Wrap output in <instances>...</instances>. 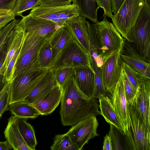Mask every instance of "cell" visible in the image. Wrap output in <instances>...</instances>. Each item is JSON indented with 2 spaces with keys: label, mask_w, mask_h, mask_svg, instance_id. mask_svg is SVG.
I'll list each match as a JSON object with an SVG mask.
<instances>
[{
  "label": "cell",
  "mask_w": 150,
  "mask_h": 150,
  "mask_svg": "<svg viewBox=\"0 0 150 150\" xmlns=\"http://www.w3.org/2000/svg\"><path fill=\"white\" fill-rule=\"evenodd\" d=\"M4 133L6 140L14 150H31L20 132L16 117L12 115L9 118Z\"/></svg>",
  "instance_id": "ffe728a7"
},
{
  "label": "cell",
  "mask_w": 150,
  "mask_h": 150,
  "mask_svg": "<svg viewBox=\"0 0 150 150\" xmlns=\"http://www.w3.org/2000/svg\"><path fill=\"white\" fill-rule=\"evenodd\" d=\"M53 71L58 84L62 87L74 74L75 72V69L70 67L59 68Z\"/></svg>",
  "instance_id": "836d02e7"
},
{
  "label": "cell",
  "mask_w": 150,
  "mask_h": 150,
  "mask_svg": "<svg viewBox=\"0 0 150 150\" xmlns=\"http://www.w3.org/2000/svg\"><path fill=\"white\" fill-rule=\"evenodd\" d=\"M144 0H125L111 18L113 23L122 37L126 39L136 23L145 4Z\"/></svg>",
  "instance_id": "52a82bcc"
},
{
  "label": "cell",
  "mask_w": 150,
  "mask_h": 150,
  "mask_svg": "<svg viewBox=\"0 0 150 150\" xmlns=\"http://www.w3.org/2000/svg\"><path fill=\"white\" fill-rule=\"evenodd\" d=\"M48 69L38 68L19 75L11 82L9 104L25 100Z\"/></svg>",
  "instance_id": "ba28073f"
},
{
  "label": "cell",
  "mask_w": 150,
  "mask_h": 150,
  "mask_svg": "<svg viewBox=\"0 0 150 150\" xmlns=\"http://www.w3.org/2000/svg\"><path fill=\"white\" fill-rule=\"evenodd\" d=\"M72 1V2L73 3H74V0H71Z\"/></svg>",
  "instance_id": "7dc6e473"
},
{
  "label": "cell",
  "mask_w": 150,
  "mask_h": 150,
  "mask_svg": "<svg viewBox=\"0 0 150 150\" xmlns=\"http://www.w3.org/2000/svg\"><path fill=\"white\" fill-rule=\"evenodd\" d=\"M62 88L59 114L63 125L72 126L85 118L100 115L97 101L80 91L74 75Z\"/></svg>",
  "instance_id": "6da1fadb"
},
{
  "label": "cell",
  "mask_w": 150,
  "mask_h": 150,
  "mask_svg": "<svg viewBox=\"0 0 150 150\" xmlns=\"http://www.w3.org/2000/svg\"><path fill=\"white\" fill-rule=\"evenodd\" d=\"M74 69V78L79 88L85 95L92 98L94 86L93 70L88 67Z\"/></svg>",
  "instance_id": "d6986e66"
},
{
  "label": "cell",
  "mask_w": 150,
  "mask_h": 150,
  "mask_svg": "<svg viewBox=\"0 0 150 150\" xmlns=\"http://www.w3.org/2000/svg\"><path fill=\"white\" fill-rule=\"evenodd\" d=\"M98 98L100 115L108 123L124 131L123 126L113 108L110 99L107 96H102Z\"/></svg>",
  "instance_id": "603a6c76"
},
{
  "label": "cell",
  "mask_w": 150,
  "mask_h": 150,
  "mask_svg": "<svg viewBox=\"0 0 150 150\" xmlns=\"http://www.w3.org/2000/svg\"><path fill=\"white\" fill-rule=\"evenodd\" d=\"M12 149V148L7 140L4 142L0 141V150H9Z\"/></svg>",
  "instance_id": "f6af8a7d"
},
{
  "label": "cell",
  "mask_w": 150,
  "mask_h": 150,
  "mask_svg": "<svg viewBox=\"0 0 150 150\" xmlns=\"http://www.w3.org/2000/svg\"><path fill=\"white\" fill-rule=\"evenodd\" d=\"M21 17L19 23L25 32H33L46 40L61 27L50 20L29 14Z\"/></svg>",
  "instance_id": "7c38bea8"
},
{
  "label": "cell",
  "mask_w": 150,
  "mask_h": 150,
  "mask_svg": "<svg viewBox=\"0 0 150 150\" xmlns=\"http://www.w3.org/2000/svg\"><path fill=\"white\" fill-rule=\"evenodd\" d=\"M145 123L150 127V79L145 77L140 84L130 103Z\"/></svg>",
  "instance_id": "5bb4252c"
},
{
  "label": "cell",
  "mask_w": 150,
  "mask_h": 150,
  "mask_svg": "<svg viewBox=\"0 0 150 150\" xmlns=\"http://www.w3.org/2000/svg\"><path fill=\"white\" fill-rule=\"evenodd\" d=\"M58 85L54 77L53 71L52 69H48L24 100L32 103L45 96Z\"/></svg>",
  "instance_id": "ac0fdd59"
},
{
  "label": "cell",
  "mask_w": 150,
  "mask_h": 150,
  "mask_svg": "<svg viewBox=\"0 0 150 150\" xmlns=\"http://www.w3.org/2000/svg\"><path fill=\"white\" fill-rule=\"evenodd\" d=\"M73 38L71 35L64 24L56 30L47 40L50 43L53 51L54 63L61 52Z\"/></svg>",
  "instance_id": "44dd1931"
},
{
  "label": "cell",
  "mask_w": 150,
  "mask_h": 150,
  "mask_svg": "<svg viewBox=\"0 0 150 150\" xmlns=\"http://www.w3.org/2000/svg\"><path fill=\"white\" fill-rule=\"evenodd\" d=\"M95 0H74V4L79 9L80 15L89 19L94 23L97 19V7Z\"/></svg>",
  "instance_id": "83f0119b"
},
{
  "label": "cell",
  "mask_w": 150,
  "mask_h": 150,
  "mask_svg": "<svg viewBox=\"0 0 150 150\" xmlns=\"http://www.w3.org/2000/svg\"><path fill=\"white\" fill-rule=\"evenodd\" d=\"M11 81H6L0 92V118L9 105Z\"/></svg>",
  "instance_id": "d590c367"
},
{
  "label": "cell",
  "mask_w": 150,
  "mask_h": 150,
  "mask_svg": "<svg viewBox=\"0 0 150 150\" xmlns=\"http://www.w3.org/2000/svg\"><path fill=\"white\" fill-rule=\"evenodd\" d=\"M98 125L96 116H91L71 126L67 133L77 150H81L90 139L99 135L97 133Z\"/></svg>",
  "instance_id": "30bf717a"
},
{
  "label": "cell",
  "mask_w": 150,
  "mask_h": 150,
  "mask_svg": "<svg viewBox=\"0 0 150 150\" xmlns=\"http://www.w3.org/2000/svg\"><path fill=\"white\" fill-rule=\"evenodd\" d=\"M122 69L129 81L133 86L137 90L143 79L145 77H147L137 71L123 61Z\"/></svg>",
  "instance_id": "1f68e13d"
},
{
  "label": "cell",
  "mask_w": 150,
  "mask_h": 150,
  "mask_svg": "<svg viewBox=\"0 0 150 150\" xmlns=\"http://www.w3.org/2000/svg\"><path fill=\"white\" fill-rule=\"evenodd\" d=\"M121 73L126 100L127 103H130L134 98L137 90L133 86L129 81L122 69Z\"/></svg>",
  "instance_id": "8d00e7d4"
},
{
  "label": "cell",
  "mask_w": 150,
  "mask_h": 150,
  "mask_svg": "<svg viewBox=\"0 0 150 150\" xmlns=\"http://www.w3.org/2000/svg\"><path fill=\"white\" fill-rule=\"evenodd\" d=\"M88 31L89 40V54L93 58L97 66L101 68L103 62L96 38L93 23L87 21Z\"/></svg>",
  "instance_id": "f1b7e54d"
},
{
  "label": "cell",
  "mask_w": 150,
  "mask_h": 150,
  "mask_svg": "<svg viewBox=\"0 0 150 150\" xmlns=\"http://www.w3.org/2000/svg\"><path fill=\"white\" fill-rule=\"evenodd\" d=\"M19 21V19H15L0 30V50L4 45L8 35Z\"/></svg>",
  "instance_id": "74e56055"
},
{
  "label": "cell",
  "mask_w": 150,
  "mask_h": 150,
  "mask_svg": "<svg viewBox=\"0 0 150 150\" xmlns=\"http://www.w3.org/2000/svg\"><path fill=\"white\" fill-rule=\"evenodd\" d=\"M87 21L79 16L67 20L64 24L73 38L89 54V40Z\"/></svg>",
  "instance_id": "2e32d148"
},
{
  "label": "cell",
  "mask_w": 150,
  "mask_h": 150,
  "mask_svg": "<svg viewBox=\"0 0 150 150\" xmlns=\"http://www.w3.org/2000/svg\"><path fill=\"white\" fill-rule=\"evenodd\" d=\"M39 0H16L12 12L16 16H22L23 12L37 6Z\"/></svg>",
  "instance_id": "e575fe53"
},
{
  "label": "cell",
  "mask_w": 150,
  "mask_h": 150,
  "mask_svg": "<svg viewBox=\"0 0 150 150\" xmlns=\"http://www.w3.org/2000/svg\"><path fill=\"white\" fill-rule=\"evenodd\" d=\"M127 108L129 125L126 134L134 150H150V127L131 103H127Z\"/></svg>",
  "instance_id": "8992f818"
},
{
  "label": "cell",
  "mask_w": 150,
  "mask_h": 150,
  "mask_svg": "<svg viewBox=\"0 0 150 150\" xmlns=\"http://www.w3.org/2000/svg\"><path fill=\"white\" fill-rule=\"evenodd\" d=\"M29 14L50 20L61 26L68 20L80 16L78 8L74 3L59 6H38L32 9Z\"/></svg>",
  "instance_id": "9c48e42d"
},
{
  "label": "cell",
  "mask_w": 150,
  "mask_h": 150,
  "mask_svg": "<svg viewBox=\"0 0 150 150\" xmlns=\"http://www.w3.org/2000/svg\"><path fill=\"white\" fill-rule=\"evenodd\" d=\"M120 54L122 61L139 73L150 79V63L143 60L126 39L124 38Z\"/></svg>",
  "instance_id": "9a60e30c"
},
{
  "label": "cell",
  "mask_w": 150,
  "mask_h": 150,
  "mask_svg": "<svg viewBox=\"0 0 150 150\" xmlns=\"http://www.w3.org/2000/svg\"><path fill=\"white\" fill-rule=\"evenodd\" d=\"M62 94V87L58 85L45 96L32 104L41 115H47L51 113L58 106Z\"/></svg>",
  "instance_id": "e0dca14e"
},
{
  "label": "cell",
  "mask_w": 150,
  "mask_h": 150,
  "mask_svg": "<svg viewBox=\"0 0 150 150\" xmlns=\"http://www.w3.org/2000/svg\"><path fill=\"white\" fill-rule=\"evenodd\" d=\"M71 0H39L38 6H54L68 5L71 4Z\"/></svg>",
  "instance_id": "f35d334b"
},
{
  "label": "cell",
  "mask_w": 150,
  "mask_h": 150,
  "mask_svg": "<svg viewBox=\"0 0 150 150\" xmlns=\"http://www.w3.org/2000/svg\"><path fill=\"white\" fill-rule=\"evenodd\" d=\"M103 150H112L110 139L108 134L104 138Z\"/></svg>",
  "instance_id": "ee69618b"
},
{
  "label": "cell",
  "mask_w": 150,
  "mask_h": 150,
  "mask_svg": "<svg viewBox=\"0 0 150 150\" xmlns=\"http://www.w3.org/2000/svg\"><path fill=\"white\" fill-rule=\"evenodd\" d=\"M102 21L93 23L95 34L103 61L112 54L120 53L124 38L106 16Z\"/></svg>",
  "instance_id": "277c9868"
},
{
  "label": "cell",
  "mask_w": 150,
  "mask_h": 150,
  "mask_svg": "<svg viewBox=\"0 0 150 150\" xmlns=\"http://www.w3.org/2000/svg\"><path fill=\"white\" fill-rule=\"evenodd\" d=\"M18 129L25 142L31 150H35L37 144L35 132L32 126L25 118L16 117Z\"/></svg>",
  "instance_id": "484cf974"
},
{
  "label": "cell",
  "mask_w": 150,
  "mask_h": 150,
  "mask_svg": "<svg viewBox=\"0 0 150 150\" xmlns=\"http://www.w3.org/2000/svg\"><path fill=\"white\" fill-rule=\"evenodd\" d=\"M16 0H0V14L10 13L13 10Z\"/></svg>",
  "instance_id": "ab89813d"
},
{
  "label": "cell",
  "mask_w": 150,
  "mask_h": 150,
  "mask_svg": "<svg viewBox=\"0 0 150 150\" xmlns=\"http://www.w3.org/2000/svg\"><path fill=\"white\" fill-rule=\"evenodd\" d=\"M110 125L108 136L110 139L112 150H134L129 137L124 131Z\"/></svg>",
  "instance_id": "cb8c5ba5"
},
{
  "label": "cell",
  "mask_w": 150,
  "mask_h": 150,
  "mask_svg": "<svg viewBox=\"0 0 150 150\" xmlns=\"http://www.w3.org/2000/svg\"><path fill=\"white\" fill-rule=\"evenodd\" d=\"M46 40L32 32H25L24 41L14 67L11 81L24 72L39 68L38 58Z\"/></svg>",
  "instance_id": "3957f363"
},
{
  "label": "cell",
  "mask_w": 150,
  "mask_h": 150,
  "mask_svg": "<svg viewBox=\"0 0 150 150\" xmlns=\"http://www.w3.org/2000/svg\"><path fill=\"white\" fill-rule=\"evenodd\" d=\"M16 27V35L8 47L5 60L0 69V74L3 76L6 73L7 66L12 57L21 48L24 41L25 31L19 22Z\"/></svg>",
  "instance_id": "d4e9b609"
},
{
  "label": "cell",
  "mask_w": 150,
  "mask_h": 150,
  "mask_svg": "<svg viewBox=\"0 0 150 150\" xmlns=\"http://www.w3.org/2000/svg\"><path fill=\"white\" fill-rule=\"evenodd\" d=\"M122 69L120 53H115L105 59L101 68L103 84L108 93L113 89L119 80Z\"/></svg>",
  "instance_id": "8fae6325"
},
{
  "label": "cell",
  "mask_w": 150,
  "mask_h": 150,
  "mask_svg": "<svg viewBox=\"0 0 150 150\" xmlns=\"http://www.w3.org/2000/svg\"><path fill=\"white\" fill-rule=\"evenodd\" d=\"M145 61L150 62V9L145 4L126 39Z\"/></svg>",
  "instance_id": "7a4b0ae2"
},
{
  "label": "cell",
  "mask_w": 150,
  "mask_h": 150,
  "mask_svg": "<svg viewBox=\"0 0 150 150\" xmlns=\"http://www.w3.org/2000/svg\"><path fill=\"white\" fill-rule=\"evenodd\" d=\"M7 110L16 117L26 119H35L41 115L32 103L25 100L10 104Z\"/></svg>",
  "instance_id": "7402d4cb"
},
{
  "label": "cell",
  "mask_w": 150,
  "mask_h": 150,
  "mask_svg": "<svg viewBox=\"0 0 150 150\" xmlns=\"http://www.w3.org/2000/svg\"><path fill=\"white\" fill-rule=\"evenodd\" d=\"M88 67L93 70L89 54L73 38L61 52L52 67Z\"/></svg>",
  "instance_id": "5b68a950"
},
{
  "label": "cell",
  "mask_w": 150,
  "mask_h": 150,
  "mask_svg": "<svg viewBox=\"0 0 150 150\" xmlns=\"http://www.w3.org/2000/svg\"><path fill=\"white\" fill-rule=\"evenodd\" d=\"M91 64L94 74V86L92 98H98L101 96H106L108 94L103 84L101 74V68L97 65L94 59L90 57Z\"/></svg>",
  "instance_id": "f546056e"
},
{
  "label": "cell",
  "mask_w": 150,
  "mask_h": 150,
  "mask_svg": "<svg viewBox=\"0 0 150 150\" xmlns=\"http://www.w3.org/2000/svg\"><path fill=\"white\" fill-rule=\"evenodd\" d=\"M55 62L53 51L48 40H46L39 52L38 58L39 68L51 69Z\"/></svg>",
  "instance_id": "4316f807"
},
{
  "label": "cell",
  "mask_w": 150,
  "mask_h": 150,
  "mask_svg": "<svg viewBox=\"0 0 150 150\" xmlns=\"http://www.w3.org/2000/svg\"><path fill=\"white\" fill-rule=\"evenodd\" d=\"M113 108L127 134L129 125L127 103L125 96L122 76H121L116 85L109 93Z\"/></svg>",
  "instance_id": "4fadbf2b"
},
{
  "label": "cell",
  "mask_w": 150,
  "mask_h": 150,
  "mask_svg": "<svg viewBox=\"0 0 150 150\" xmlns=\"http://www.w3.org/2000/svg\"><path fill=\"white\" fill-rule=\"evenodd\" d=\"M15 17L12 12L8 14H0V30L15 19Z\"/></svg>",
  "instance_id": "b9f144b4"
},
{
  "label": "cell",
  "mask_w": 150,
  "mask_h": 150,
  "mask_svg": "<svg viewBox=\"0 0 150 150\" xmlns=\"http://www.w3.org/2000/svg\"><path fill=\"white\" fill-rule=\"evenodd\" d=\"M50 147L51 150H77L67 133L56 135L53 144Z\"/></svg>",
  "instance_id": "4dcf8cb0"
},
{
  "label": "cell",
  "mask_w": 150,
  "mask_h": 150,
  "mask_svg": "<svg viewBox=\"0 0 150 150\" xmlns=\"http://www.w3.org/2000/svg\"><path fill=\"white\" fill-rule=\"evenodd\" d=\"M99 8H102L104 12L103 16H105L112 18L113 16L111 11L110 0H95Z\"/></svg>",
  "instance_id": "60d3db41"
},
{
  "label": "cell",
  "mask_w": 150,
  "mask_h": 150,
  "mask_svg": "<svg viewBox=\"0 0 150 150\" xmlns=\"http://www.w3.org/2000/svg\"><path fill=\"white\" fill-rule=\"evenodd\" d=\"M145 1V4L146 5V6L148 7V8L150 9V0H144Z\"/></svg>",
  "instance_id": "bcb514c9"
},
{
  "label": "cell",
  "mask_w": 150,
  "mask_h": 150,
  "mask_svg": "<svg viewBox=\"0 0 150 150\" xmlns=\"http://www.w3.org/2000/svg\"><path fill=\"white\" fill-rule=\"evenodd\" d=\"M124 0H110L111 11L114 14L117 12Z\"/></svg>",
  "instance_id": "7bdbcfd3"
},
{
  "label": "cell",
  "mask_w": 150,
  "mask_h": 150,
  "mask_svg": "<svg viewBox=\"0 0 150 150\" xmlns=\"http://www.w3.org/2000/svg\"><path fill=\"white\" fill-rule=\"evenodd\" d=\"M16 33V29L13 28L7 36L6 40L0 50V71L5 60L8 47L13 40ZM5 83L3 76L0 74V92L3 88Z\"/></svg>",
  "instance_id": "d6a6232c"
}]
</instances>
